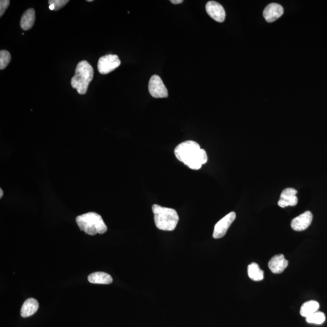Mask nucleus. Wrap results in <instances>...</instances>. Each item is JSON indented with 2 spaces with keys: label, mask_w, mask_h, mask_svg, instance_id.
<instances>
[{
  "label": "nucleus",
  "mask_w": 327,
  "mask_h": 327,
  "mask_svg": "<svg viewBox=\"0 0 327 327\" xmlns=\"http://www.w3.org/2000/svg\"><path fill=\"white\" fill-rule=\"evenodd\" d=\"M175 155L180 162L192 170L200 169L208 160L206 152L193 141H187L179 144L175 148Z\"/></svg>",
  "instance_id": "nucleus-1"
},
{
  "label": "nucleus",
  "mask_w": 327,
  "mask_h": 327,
  "mask_svg": "<svg viewBox=\"0 0 327 327\" xmlns=\"http://www.w3.org/2000/svg\"><path fill=\"white\" fill-rule=\"evenodd\" d=\"M148 87H149L150 95L153 97L156 98L168 97V93L167 88L158 75H153L151 79H150Z\"/></svg>",
  "instance_id": "nucleus-6"
},
{
  "label": "nucleus",
  "mask_w": 327,
  "mask_h": 327,
  "mask_svg": "<svg viewBox=\"0 0 327 327\" xmlns=\"http://www.w3.org/2000/svg\"><path fill=\"white\" fill-rule=\"evenodd\" d=\"M49 5H53L54 7V10H58L63 7L68 3L69 0H49Z\"/></svg>",
  "instance_id": "nucleus-20"
},
{
  "label": "nucleus",
  "mask_w": 327,
  "mask_h": 327,
  "mask_svg": "<svg viewBox=\"0 0 327 327\" xmlns=\"http://www.w3.org/2000/svg\"><path fill=\"white\" fill-rule=\"evenodd\" d=\"M0 198H2V196H3V191H2V189H0Z\"/></svg>",
  "instance_id": "nucleus-23"
},
{
  "label": "nucleus",
  "mask_w": 327,
  "mask_h": 327,
  "mask_svg": "<svg viewBox=\"0 0 327 327\" xmlns=\"http://www.w3.org/2000/svg\"><path fill=\"white\" fill-rule=\"evenodd\" d=\"M10 60H11V55L8 51L5 50L0 51V69L3 70L6 68Z\"/></svg>",
  "instance_id": "nucleus-19"
},
{
  "label": "nucleus",
  "mask_w": 327,
  "mask_h": 327,
  "mask_svg": "<svg viewBox=\"0 0 327 327\" xmlns=\"http://www.w3.org/2000/svg\"><path fill=\"white\" fill-rule=\"evenodd\" d=\"M289 262L285 258L283 254L275 255L270 260L269 267L274 274L281 273L287 268Z\"/></svg>",
  "instance_id": "nucleus-12"
},
{
  "label": "nucleus",
  "mask_w": 327,
  "mask_h": 327,
  "mask_svg": "<svg viewBox=\"0 0 327 327\" xmlns=\"http://www.w3.org/2000/svg\"><path fill=\"white\" fill-rule=\"evenodd\" d=\"M156 226L164 231H173L175 229L179 221L178 213L175 209L167 208L154 204L152 206Z\"/></svg>",
  "instance_id": "nucleus-2"
},
{
  "label": "nucleus",
  "mask_w": 327,
  "mask_h": 327,
  "mask_svg": "<svg viewBox=\"0 0 327 327\" xmlns=\"http://www.w3.org/2000/svg\"><path fill=\"white\" fill-rule=\"evenodd\" d=\"M94 71L87 61H80L75 69V75L72 78L71 85L80 95L87 92L90 82L93 80Z\"/></svg>",
  "instance_id": "nucleus-3"
},
{
  "label": "nucleus",
  "mask_w": 327,
  "mask_h": 327,
  "mask_svg": "<svg viewBox=\"0 0 327 327\" xmlns=\"http://www.w3.org/2000/svg\"><path fill=\"white\" fill-rule=\"evenodd\" d=\"M284 13V9L281 5L271 3L265 8L263 15L267 22L272 23L281 17Z\"/></svg>",
  "instance_id": "nucleus-11"
},
{
  "label": "nucleus",
  "mask_w": 327,
  "mask_h": 327,
  "mask_svg": "<svg viewBox=\"0 0 327 327\" xmlns=\"http://www.w3.org/2000/svg\"><path fill=\"white\" fill-rule=\"evenodd\" d=\"M249 277L254 281H260L264 279V272L259 267V265L253 263L248 266Z\"/></svg>",
  "instance_id": "nucleus-17"
},
{
  "label": "nucleus",
  "mask_w": 327,
  "mask_h": 327,
  "mask_svg": "<svg viewBox=\"0 0 327 327\" xmlns=\"http://www.w3.org/2000/svg\"><path fill=\"white\" fill-rule=\"evenodd\" d=\"M35 22V12L33 9H28L22 15L20 21L21 28L28 30L33 27Z\"/></svg>",
  "instance_id": "nucleus-15"
},
{
  "label": "nucleus",
  "mask_w": 327,
  "mask_h": 327,
  "mask_svg": "<svg viewBox=\"0 0 327 327\" xmlns=\"http://www.w3.org/2000/svg\"><path fill=\"white\" fill-rule=\"evenodd\" d=\"M312 220L313 214L311 212L307 211L294 218L291 222V227L297 232H301L307 229L311 225Z\"/></svg>",
  "instance_id": "nucleus-8"
},
{
  "label": "nucleus",
  "mask_w": 327,
  "mask_h": 327,
  "mask_svg": "<svg viewBox=\"0 0 327 327\" xmlns=\"http://www.w3.org/2000/svg\"><path fill=\"white\" fill-rule=\"evenodd\" d=\"M10 4L9 0H1L0 1V16L2 17L6 10L8 8Z\"/></svg>",
  "instance_id": "nucleus-21"
},
{
  "label": "nucleus",
  "mask_w": 327,
  "mask_h": 327,
  "mask_svg": "<svg viewBox=\"0 0 327 327\" xmlns=\"http://www.w3.org/2000/svg\"><path fill=\"white\" fill-rule=\"evenodd\" d=\"M39 307L38 301L33 298H29L25 301L21 310V316L27 318L34 315Z\"/></svg>",
  "instance_id": "nucleus-13"
},
{
  "label": "nucleus",
  "mask_w": 327,
  "mask_h": 327,
  "mask_svg": "<svg viewBox=\"0 0 327 327\" xmlns=\"http://www.w3.org/2000/svg\"><path fill=\"white\" fill-rule=\"evenodd\" d=\"M170 1L172 2L173 4H178L182 3V2H183V0H172V1Z\"/></svg>",
  "instance_id": "nucleus-22"
},
{
  "label": "nucleus",
  "mask_w": 327,
  "mask_h": 327,
  "mask_svg": "<svg viewBox=\"0 0 327 327\" xmlns=\"http://www.w3.org/2000/svg\"><path fill=\"white\" fill-rule=\"evenodd\" d=\"M298 191L293 188H287L282 191L278 201V206L285 208L287 206H295L298 204V199L296 196Z\"/></svg>",
  "instance_id": "nucleus-10"
},
{
  "label": "nucleus",
  "mask_w": 327,
  "mask_h": 327,
  "mask_svg": "<svg viewBox=\"0 0 327 327\" xmlns=\"http://www.w3.org/2000/svg\"><path fill=\"white\" fill-rule=\"evenodd\" d=\"M306 321L309 324H315L321 325V324H323L325 322L326 315L325 314L321 312V311H317V312L313 313V315L306 318Z\"/></svg>",
  "instance_id": "nucleus-18"
},
{
  "label": "nucleus",
  "mask_w": 327,
  "mask_h": 327,
  "mask_svg": "<svg viewBox=\"0 0 327 327\" xmlns=\"http://www.w3.org/2000/svg\"><path fill=\"white\" fill-rule=\"evenodd\" d=\"M236 218L235 212H230L220 219L219 222L215 225L213 237L215 239H219L224 237L227 232L228 228L232 225Z\"/></svg>",
  "instance_id": "nucleus-7"
},
{
  "label": "nucleus",
  "mask_w": 327,
  "mask_h": 327,
  "mask_svg": "<svg viewBox=\"0 0 327 327\" xmlns=\"http://www.w3.org/2000/svg\"><path fill=\"white\" fill-rule=\"evenodd\" d=\"M121 61L116 54H107L101 57L98 60V70L102 75H106L115 71L120 66Z\"/></svg>",
  "instance_id": "nucleus-5"
},
{
  "label": "nucleus",
  "mask_w": 327,
  "mask_h": 327,
  "mask_svg": "<svg viewBox=\"0 0 327 327\" xmlns=\"http://www.w3.org/2000/svg\"><path fill=\"white\" fill-rule=\"evenodd\" d=\"M76 222L80 230L91 236H94L97 233L103 234L108 230L102 217L95 212L80 215L77 218Z\"/></svg>",
  "instance_id": "nucleus-4"
},
{
  "label": "nucleus",
  "mask_w": 327,
  "mask_h": 327,
  "mask_svg": "<svg viewBox=\"0 0 327 327\" xmlns=\"http://www.w3.org/2000/svg\"><path fill=\"white\" fill-rule=\"evenodd\" d=\"M87 2H92L93 0H87Z\"/></svg>",
  "instance_id": "nucleus-24"
},
{
  "label": "nucleus",
  "mask_w": 327,
  "mask_h": 327,
  "mask_svg": "<svg viewBox=\"0 0 327 327\" xmlns=\"http://www.w3.org/2000/svg\"><path fill=\"white\" fill-rule=\"evenodd\" d=\"M319 307H320V305L317 301H307V302L303 303L302 307L300 308V315L307 318L308 316L313 315V313L317 312Z\"/></svg>",
  "instance_id": "nucleus-16"
},
{
  "label": "nucleus",
  "mask_w": 327,
  "mask_h": 327,
  "mask_svg": "<svg viewBox=\"0 0 327 327\" xmlns=\"http://www.w3.org/2000/svg\"><path fill=\"white\" fill-rule=\"evenodd\" d=\"M206 9L209 16L217 22L222 23L225 20L226 15L225 10L219 2L214 1H209L206 4Z\"/></svg>",
  "instance_id": "nucleus-9"
},
{
  "label": "nucleus",
  "mask_w": 327,
  "mask_h": 327,
  "mask_svg": "<svg viewBox=\"0 0 327 327\" xmlns=\"http://www.w3.org/2000/svg\"><path fill=\"white\" fill-rule=\"evenodd\" d=\"M88 281L92 284H110L113 282L110 274L105 272H95L88 276Z\"/></svg>",
  "instance_id": "nucleus-14"
}]
</instances>
